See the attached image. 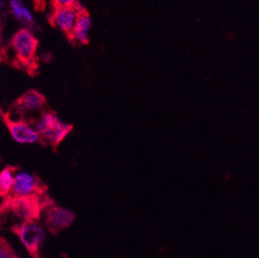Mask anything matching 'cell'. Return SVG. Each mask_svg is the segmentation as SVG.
<instances>
[{
	"label": "cell",
	"instance_id": "5bb4252c",
	"mask_svg": "<svg viewBox=\"0 0 259 258\" xmlns=\"http://www.w3.org/2000/svg\"><path fill=\"white\" fill-rule=\"evenodd\" d=\"M2 6H3V0H0V9H2Z\"/></svg>",
	"mask_w": 259,
	"mask_h": 258
},
{
	"label": "cell",
	"instance_id": "30bf717a",
	"mask_svg": "<svg viewBox=\"0 0 259 258\" xmlns=\"http://www.w3.org/2000/svg\"><path fill=\"white\" fill-rule=\"evenodd\" d=\"M18 170V167L14 165H8L2 171H0V197H7L12 189L14 176Z\"/></svg>",
	"mask_w": 259,
	"mask_h": 258
},
{
	"label": "cell",
	"instance_id": "3957f363",
	"mask_svg": "<svg viewBox=\"0 0 259 258\" xmlns=\"http://www.w3.org/2000/svg\"><path fill=\"white\" fill-rule=\"evenodd\" d=\"M41 216L45 226L52 235H57L63 229L69 227L75 219L73 212L57 205L52 198L44 204Z\"/></svg>",
	"mask_w": 259,
	"mask_h": 258
},
{
	"label": "cell",
	"instance_id": "8992f818",
	"mask_svg": "<svg viewBox=\"0 0 259 258\" xmlns=\"http://www.w3.org/2000/svg\"><path fill=\"white\" fill-rule=\"evenodd\" d=\"M47 99L38 91L31 89L25 92L16 102L15 110L23 116L33 113H41L46 110Z\"/></svg>",
	"mask_w": 259,
	"mask_h": 258
},
{
	"label": "cell",
	"instance_id": "5b68a950",
	"mask_svg": "<svg viewBox=\"0 0 259 258\" xmlns=\"http://www.w3.org/2000/svg\"><path fill=\"white\" fill-rule=\"evenodd\" d=\"M0 117L3 118L11 136L17 143L34 144L39 142V135L28 121L13 119L9 113H4L3 111H0Z\"/></svg>",
	"mask_w": 259,
	"mask_h": 258
},
{
	"label": "cell",
	"instance_id": "7a4b0ae2",
	"mask_svg": "<svg viewBox=\"0 0 259 258\" xmlns=\"http://www.w3.org/2000/svg\"><path fill=\"white\" fill-rule=\"evenodd\" d=\"M15 235L32 258H40L39 250L45 240V232L37 221H26L12 227Z\"/></svg>",
	"mask_w": 259,
	"mask_h": 258
},
{
	"label": "cell",
	"instance_id": "277c9868",
	"mask_svg": "<svg viewBox=\"0 0 259 258\" xmlns=\"http://www.w3.org/2000/svg\"><path fill=\"white\" fill-rule=\"evenodd\" d=\"M48 196V186L35 175L22 171L15 176L8 196Z\"/></svg>",
	"mask_w": 259,
	"mask_h": 258
},
{
	"label": "cell",
	"instance_id": "ba28073f",
	"mask_svg": "<svg viewBox=\"0 0 259 258\" xmlns=\"http://www.w3.org/2000/svg\"><path fill=\"white\" fill-rule=\"evenodd\" d=\"M72 125L58 121L55 125L48 128L47 131L39 135V142L44 146H50L53 149H57L58 146L64 141V139L72 131Z\"/></svg>",
	"mask_w": 259,
	"mask_h": 258
},
{
	"label": "cell",
	"instance_id": "4fadbf2b",
	"mask_svg": "<svg viewBox=\"0 0 259 258\" xmlns=\"http://www.w3.org/2000/svg\"><path fill=\"white\" fill-rule=\"evenodd\" d=\"M54 8H63V7H73L79 0H52Z\"/></svg>",
	"mask_w": 259,
	"mask_h": 258
},
{
	"label": "cell",
	"instance_id": "8fae6325",
	"mask_svg": "<svg viewBox=\"0 0 259 258\" xmlns=\"http://www.w3.org/2000/svg\"><path fill=\"white\" fill-rule=\"evenodd\" d=\"M11 10L16 19L24 21L28 24L33 23V17L28 9H26L20 0H11Z\"/></svg>",
	"mask_w": 259,
	"mask_h": 258
},
{
	"label": "cell",
	"instance_id": "52a82bcc",
	"mask_svg": "<svg viewBox=\"0 0 259 258\" xmlns=\"http://www.w3.org/2000/svg\"><path fill=\"white\" fill-rule=\"evenodd\" d=\"M79 15L80 14L74 10L73 7L54 8V11L51 15V23L54 27L69 35Z\"/></svg>",
	"mask_w": 259,
	"mask_h": 258
},
{
	"label": "cell",
	"instance_id": "7c38bea8",
	"mask_svg": "<svg viewBox=\"0 0 259 258\" xmlns=\"http://www.w3.org/2000/svg\"><path fill=\"white\" fill-rule=\"evenodd\" d=\"M0 258H18L11 245L5 239H0Z\"/></svg>",
	"mask_w": 259,
	"mask_h": 258
},
{
	"label": "cell",
	"instance_id": "9c48e42d",
	"mask_svg": "<svg viewBox=\"0 0 259 258\" xmlns=\"http://www.w3.org/2000/svg\"><path fill=\"white\" fill-rule=\"evenodd\" d=\"M91 28H92V19L86 12H84L77 17L74 27L69 34L70 38L77 44L86 45L89 42V39H90L89 33Z\"/></svg>",
	"mask_w": 259,
	"mask_h": 258
},
{
	"label": "cell",
	"instance_id": "6da1fadb",
	"mask_svg": "<svg viewBox=\"0 0 259 258\" xmlns=\"http://www.w3.org/2000/svg\"><path fill=\"white\" fill-rule=\"evenodd\" d=\"M11 45L18 62L24 67L32 70L35 67L36 51L38 47V40L34 33L27 28H22L15 33Z\"/></svg>",
	"mask_w": 259,
	"mask_h": 258
}]
</instances>
